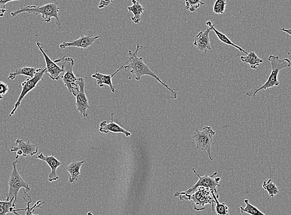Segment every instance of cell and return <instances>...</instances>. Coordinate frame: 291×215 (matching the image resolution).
I'll return each mask as SVG.
<instances>
[{
	"mask_svg": "<svg viewBox=\"0 0 291 215\" xmlns=\"http://www.w3.org/2000/svg\"><path fill=\"white\" fill-rule=\"evenodd\" d=\"M144 46H141L139 44V41L137 43L136 50L134 53L131 51H128L129 58L128 60L129 63L128 65H125L124 68H130L131 74L135 75L136 80H139L141 79L142 76L143 75H150L158 80L161 85H163L164 87H165L166 89L169 90L170 92V97L171 99H177V94L176 93L175 90L171 89L168 86L167 84H165L162 80L160 79V77L157 76L155 72L151 70V68L148 67L145 63L143 62V57H138V53L139 50L141 49L144 48Z\"/></svg>",
	"mask_w": 291,
	"mask_h": 215,
	"instance_id": "cell-1",
	"label": "cell"
},
{
	"mask_svg": "<svg viewBox=\"0 0 291 215\" xmlns=\"http://www.w3.org/2000/svg\"><path fill=\"white\" fill-rule=\"evenodd\" d=\"M61 7L58 3H52L43 4V5L37 6L35 5L27 6L25 8L18 9L15 11L11 12V16L16 17L18 14L24 13L36 14L42 16L43 22L46 23H50L52 18L56 19V23L58 28H61L59 18V11Z\"/></svg>",
	"mask_w": 291,
	"mask_h": 215,
	"instance_id": "cell-2",
	"label": "cell"
},
{
	"mask_svg": "<svg viewBox=\"0 0 291 215\" xmlns=\"http://www.w3.org/2000/svg\"><path fill=\"white\" fill-rule=\"evenodd\" d=\"M175 197L179 198L182 200H188L193 203L194 209L197 211H202L205 209V206L211 204L212 211L214 210V200L212 197L211 190L208 188L199 187L191 194H185L182 192H175Z\"/></svg>",
	"mask_w": 291,
	"mask_h": 215,
	"instance_id": "cell-3",
	"label": "cell"
},
{
	"mask_svg": "<svg viewBox=\"0 0 291 215\" xmlns=\"http://www.w3.org/2000/svg\"><path fill=\"white\" fill-rule=\"evenodd\" d=\"M269 62L271 63V72L268 79L265 84L260 88H258L253 93H247L246 95L249 97H255L258 92L262 90H267L274 87L278 86L280 85L278 80V75L281 70L285 68L291 67V62L288 58L280 59L278 56L271 55L268 57Z\"/></svg>",
	"mask_w": 291,
	"mask_h": 215,
	"instance_id": "cell-4",
	"label": "cell"
},
{
	"mask_svg": "<svg viewBox=\"0 0 291 215\" xmlns=\"http://www.w3.org/2000/svg\"><path fill=\"white\" fill-rule=\"evenodd\" d=\"M55 63L62 62V68L65 74L60 77L63 80L64 85L67 88L69 92L76 96L79 92V86L77 84L78 78L73 73V66L75 65L74 60L72 58L64 56L62 58L55 60Z\"/></svg>",
	"mask_w": 291,
	"mask_h": 215,
	"instance_id": "cell-5",
	"label": "cell"
},
{
	"mask_svg": "<svg viewBox=\"0 0 291 215\" xmlns=\"http://www.w3.org/2000/svg\"><path fill=\"white\" fill-rule=\"evenodd\" d=\"M20 162L21 161L17 160L12 163L13 170H12L8 181V194L4 193V194L6 195L7 197L5 200L6 201H9L12 198H14L15 199V202H16L17 199H18L19 190L22 189V188L28 190L29 192L31 190V188L29 187L28 183L23 179V178L19 174L18 169H17L16 164Z\"/></svg>",
	"mask_w": 291,
	"mask_h": 215,
	"instance_id": "cell-6",
	"label": "cell"
},
{
	"mask_svg": "<svg viewBox=\"0 0 291 215\" xmlns=\"http://www.w3.org/2000/svg\"><path fill=\"white\" fill-rule=\"evenodd\" d=\"M216 132L213 131L211 126H206L200 131L199 129H195L192 136L193 140L196 144V148L208 155L209 160L212 161L211 155V148L213 141V136Z\"/></svg>",
	"mask_w": 291,
	"mask_h": 215,
	"instance_id": "cell-7",
	"label": "cell"
},
{
	"mask_svg": "<svg viewBox=\"0 0 291 215\" xmlns=\"http://www.w3.org/2000/svg\"><path fill=\"white\" fill-rule=\"evenodd\" d=\"M44 74H46V68H39L38 72H36L35 76H34L33 79L29 78V79H27L25 81L22 83L21 86L23 88H22L20 95H19L18 100H17L15 105H14L13 110H12L10 114H9V117L14 115L19 107L20 106L22 101H23V100L25 98L27 94H29V93L31 92L32 90L35 89L37 85L38 84V83L40 82L41 80H43Z\"/></svg>",
	"mask_w": 291,
	"mask_h": 215,
	"instance_id": "cell-8",
	"label": "cell"
},
{
	"mask_svg": "<svg viewBox=\"0 0 291 215\" xmlns=\"http://www.w3.org/2000/svg\"><path fill=\"white\" fill-rule=\"evenodd\" d=\"M193 172L195 174H196L197 177H199V180L193 186L190 187L189 189L187 190V191L182 192L183 194H191L193 192H195V190L198 189L199 187H205L208 188V189L214 190L217 192L216 188L221 186L219 184L221 178L216 177V176L217 174V172H215L212 174H207L204 176H200L199 173L197 172V171L195 170V168H193Z\"/></svg>",
	"mask_w": 291,
	"mask_h": 215,
	"instance_id": "cell-9",
	"label": "cell"
},
{
	"mask_svg": "<svg viewBox=\"0 0 291 215\" xmlns=\"http://www.w3.org/2000/svg\"><path fill=\"white\" fill-rule=\"evenodd\" d=\"M77 84L79 86V92L76 95V102L75 105L77 107V110L80 112L81 115L83 116V118H87L88 116L87 114V109L89 108V105L88 99L85 95L84 91L85 82L83 78H78L77 80Z\"/></svg>",
	"mask_w": 291,
	"mask_h": 215,
	"instance_id": "cell-10",
	"label": "cell"
},
{
	"mask_svg": "<svg viewBox=\"0 0 291 215\" xmlns=\"http://www.w3.org/2000/svg\"><path fill=\"white\" fill-rule=\"evenodd\" d=\"M100 38L99 36H94V33L91 31H87L86 34L81 36L78 40L72 42H64L60 45L61 50L67 48H77L82 49H87L94 43L95 40Z\"/></svg>",
	"mask_w": 291,
	"mask_h": 215,
	"instance_id": "cell-11",
	"label": "cell"
},
{
	"mask_svg": "<svg viewBox=\"0 0 291 215\" xmlns=\"http://www.w3.org/2000/svg\"><path fill=\"white\" fill-rule=\"evenodd\" d=\"M16 146L11 149V153H16V160H18L19 156H23L27 157L31 156L32 157L38 153L39 149L30 141H24L23 139H16Z\"/></svg>",
	"mask_w": 291,
	"mask_h": 215,
	"instance_id": "cell-12",
	"label": "cell"
},
{
	"mask_svg": "<svg viewBox=\"0 0 291 215\" xmlns=\"http://www.w3.org/2000/svg\"><path fill=\"white\" fill-rule=\"evenodd\" d=\"M37 46L41 51L42 54L45 58L46 63V74H49L51 79L53 80H58L60 79V75L63 72L62 68L57 65L55 61L51 60V58L48 57L45 51L43 50V45L40 42H37Z\"/></svg>",
	"mask_w": 291,
	"mask_h": 215,
	"instance_id": "cell-13",
	"label": "cell"
},
{
	"mask_svg": "<svg viewBox=\"0 0 291 215\" xmlns=\"http://www.w3.org/2000/svg\"><path fill=\"white\" fill-rule=\"evenodd\" d=\"M36 158L39 160L45 161L49 165L51 168V172L48 175V182H52L53 181H57L58 179L57 169L58 167H60V165L63 164V163L53 156V153L52 156H46L44 155L43 153H40L37 156Z\"/></svg>",
	"mask_w": 291,
	"mask_h": 215,
	"instance_id": "cell-14",
	"label": "cell"
},
{
	"mask_svg": "<svg viewBox=\"0 0 291 215\" xmlns=\"http://www.w3.org/2000/svg\"><path fill=\"white\" fill-rule=\"evenodd\" d=\"M211 31V29L208 28L204 32H200L195 37L193 45L196 46L198 50L202 53H207L212 50L209 36Z\"/></svg>",
	"mask_w": 291,
	"mask_h": 215,
	"instance_id": "cell-15",
	"label": "cell"
},
{
	"mask_svg": "<svg viewBox=\"0 0 291 215\" xmlns=\"http://www.w3.org/2000/svg\"><path fill=\"white\" fill-rule=\"evenodd\" d=\"M114 113H111V120L110 123H107L106 121H104L100 123L99 131L102 133L107 134L109 132L114 133H123L126 137L131 136L130 132L125 130L118 124L115 123L114 121Z\"/></svg>",
	"mask_w": 291,
	"mask_h": 215,
	"instance_id": "cell-16",
	"label": "cell"
},
{
	"mask_svg": "<svg viewBox=\"0 0 291 215\" xmlns=\"http://www.w3.org/2000/svg\"><path fill=\"white\" fill-rule=\"evenodd\" d=\"M124 66L125 65H122V67H120L118 70H117L114 74L105 75L96 72L94 74L92 75V77L93 79H96L97 84L100 87H103L105 85H108L110 87V89L111 90V91L113 93H116V89H115L114 85L112 84V79L120 70L124 68Z\"/></svg>",
	"mask_w": 291,
	"mask_h": 215,
	"instance_id": "cell-17",
	"label": "cell"
},
{
	"mask_svg": "<svg viewBox=\"0 0 291 215\" xmlns=\"http://www.w3.org/2000/svg\"><path fill=\"white\" fill-rule=\"evenodd\" d=\"M84 161H73L69 165L65 167V170L70 174L69 178L70 183H74L78 181L80 175V170Z\"/></svg>",
	"mask_w": 291,
	"mask_h": 215,
	"instance_id": "cell-18",
	"label": "cell"
},
{
	"mask_svg": "<svg viewBox=\"0 0 291 215\" xmlns=\"http://www.w3.org/2000/svg\"><path fill=\"white\" fill-rule=\"evenodd\" d=\"M15 199L12 198L9 201H1L0 200V215H6L9 213H13L14 215H21L18 212L19 211H26V208L23 209L15 210Z\"/></svg>",
	"mask_w": 291,
	"mask_h": 215,
	"instance_id": "cell-19",
	"label": "cell"
},
{
	"mask_svg": "<svg viewBox=\"0 0 291 215\" xmlns=\"http://www.w3.org/2000/svg\"><path fill=\"white\" fill-rule=\"evenodd\" d=\"M207 25L209 27V28L211 29V30L213 31L216 34L217 37L218 38L219 40L221 41L222 43L224 44H226L227 45H229L232 46L235 48L237 49V50L241 51V52L244 53L246 54V55L248 54V53L242 48L240 47V46L235 45L234 43H232L230 39L227 37L226 34L224 33H222L221 32H219L216 28H215L213 23L211 21H208L206 23Z\"/></svg>",
	"mask_w": 291,
	"mask_h": 215,
	"instance_id": "cell-20",
	"label": "cell"
},
{
	"mask_svg": "<svg viewBox=\"0 0 291 215\" xmlns=\"http://www.w3.org/2000/svg\"><path fill=\"white\" fill-rule=\"evenodd\" d=\"M131 1L133 5L128 6L127 8H128L129 13L133 14V16L131 17V20L134 23L138 24L141 21V16L144 13V8L137 0H131Z\"/></svg>",
	"mask_w": 291,
	"mask_h": 215,
	"instance_id": "cell-21",
	"label": "cell"
},
{
	"mask_svg": "<svg viewBox=\"0 0 291 215\" xmlns=\"http://www.w3.org/2000/svg\"><path fill=\"white\" fill-rule=\"evenodd\" d=\"M38 68L30 67H24L19 68L16 72L9 73L8 79L13 80L18 75H25V76H28L30 77L31 79H33L35 76L36 72H38Z\"/></svg>",
	"mask_w": 291,
	"mask_h": 215,
	"instance_id": "cell-22",
	"label": "cell"
},
{
	"mask_svg": "<svg viewBox=\"0 0 291 215\" xmlns=\"http://www.w3.org/2000/svg\"><path fill=\"white\" fill-rule=\"evenodd\" d=\"M241 59L244 63L250 65L251 69H256L263 61L254 52L248 53L246 56L241 55Z\"/></svg>",
	"mask_w": 291,
	"mask_h": 215,
	"instance_id": "cell-23",
	"label": "cell"
},
{
	"mask_svg": "<svg viewBox=\"0 0 291 215\" xmlns=\"http://www.w3.org/2000/svg\"><path fill=\"white\" fill-rule=\"evenodd\" d=\"M29 191L25 189H24V195L23 198L24 200L27 203V207L26 210V215H36L33 214V210L36 209H42L41 207L42 205H44L45 203L41 201V200H39V201L37 202L36 204H34L33 207H31V204L32 203V199L30 196H29L28 194Z\"/></svg>",
	"mask_w": 291,
	"mask_h": 215,
	"instance_id": "cell-24",
	"label": "cell"
},
{
	"mask_svg": "<svg viewBox=\"0 0 291 215\" xmlns=\"http://www.w3.org/2000/svg\"><path fill=\"white\" fill-rule=\"evenodd\" d=\"M212 197L216 205V213L217 215H230L229 214V207L224 203H220L218 201L219 195L217 192L211 190Z\"/></svg>",
	"mask_w": 291,
	"mask_h": 215,
	"instance_id": "cell-25",
	"label": "cell"
},
{
	"mask_svg": "<svg viewBox=\"0 0 291 215\" xmlns=\"http://www.w3.org/2000/svg\"><path fill=\"white\" fill-rule=\"evenodd\" d=\"M262 187L268 193L269 197L267 200L275 196L279 193L277 186H276L275 182H274L273 179H271V178L266 180V181H264Z\"/></svg>",
	"mask_w": 291,
	"mask_h": 215,
	"instance_id": "cell-26",
	"label": "cell"
},
{
	"mask_svg": "<svg viewBox=\"0 0 291 215\" xmlns=\"http://www.w3.org/2000/svg\"><path fill=\"white\" fill-rule=\"evenodd\" d=\"M246 207H240L242 214H248L250 215H266L261 212L257 208L251 205L248 200H244Z\"/></svg>",
	"mask_w": 291,
	"mask_h": 215,
	"instance_id": "cell-27",
	"label": "cell"
},
{
	"mask_svg": "<svg viewBox=\"0 0 291 215\" xmlns=\"http://www.w3.org/2000/svg\"><path fill=\"white\" fill-rule=\"evenodd\" d=\"M185 8L192 12L197 11L200 6L205 4L202 0H185Z\"/></svg>",
	"mask_w": 291,
	"mask_h": 215,
	"instance_id": "cell-28",
	"label": "cell"
},
{
	"mask_svg": "<svg viewBox=\"0 0 291 215\" xmlns=\"http://www.w3.org/2000/svg\"><path fill=\"white\" fill-rule=\"evenodd\" d=\"M226 0H216L213 6V11L215 14H223L226 9Z\"/></svg>",
	"mask_w": 291,
	"mask_h": 215,
	"instance_id": "cell-29",
	"label": "cell"
},
{
	"mask_svg": "<svg viewBox=\"0 0 291 215\" xmlns=\"http://www.w3.org/2000/svg\"><path fill=\"white\" fill-rule=\"evenodd\" d=\"M8 85L4 82L0 81V100L3 99L4 95L8 93Z\"/></svg>",
	"mask_w": 291,
	"mask_h": 215,
	"instance_id": "cell-30",
	"label": "cell"
},
{
	"mask_svg": "<svg viewBox=\"0 0 291 215\" xmlns=\"http://www.w3.org/2000/svg\"><path fill=\"white\" fill-rule=\"evenodd\" d=\"M114 0H100L99 4L98 5L99 9H102L105 8L112 3H113Z\"/></svg>",
	"mask_w": 291,
	"mask_h": 215,
	"instance_id": "cell-31",
	"label": "cell"
},
{
	"mask_svg": "<svg viewBox=\"0 0 291 215\" xmlns=\"http://www.w3.org/2000/svg\"><path fill=\"white\" fill-rule=\"evenodd\" d=\"M15 1H20V0H0V4H2V5H3L4 8H5L6 4L9 2Z\"/></svg>",
	"mask_w": 291,
	"mask_h": 215,
	"instance_id": "cell-32",
	"label": "cell"
},
{
	"mask_svg": "<svg viewBox=\"0 0 291 215\" xmlns=\"http://www.w3.org/2000/svg\"><path fill=\"white\" fill-rule=\"evenodd\" d=\"M7 12V9L3 8H0V18H1V17H3L4 15V14H5V13H6Z\"/></svg>",
	"mask_w": 291,
	"mask_h": 215,
	"instance_id": "cell-33",
	"label": "cell"
},
{
	"mask_svg": "<svg viewBox=\"0 0 291 215\" xmlns=\"http://www.w3.org/2000/svg\"><path fill=\"white\" fill-rule=\"evenodd\" d=\"M281 31L285 32V33H287L289 35L291 36V29H286L285 28H281Z\"/></svg>",
	"mask_w": 291,
	"mask_h": 215,
	"instance_id": "cell-34",
	"label": "cell"
},
{
	"mask_svg": "<svg viewBox=\"0 0 291 215\" xmlns=\"http://www.w3.org/2000/svg\"><path fill=\"white\" fill-rule=\"evenodd\" d=\"M87 215H93L91 212H88Z\"/></svg>",
	"mask_w": 291,
	"mask_h": 215,
	"instance_id": "cell-35",
	"label": "cell"
}]
</instances>
